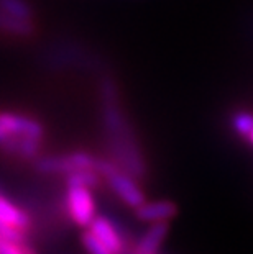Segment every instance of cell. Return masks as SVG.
I'll list each match as a JSON object with an SVG mask.
<instances>
[{"mask_svg": "<svg viewBox=\"0 0 253 254\" xmlns=\"http://www.w3.org/2000/svg\"><path fill=\"white\" fill-rule=\"evenodd\" d=\"M36 33L35 20H21L8 13L0 12V35H8L15 38H30Z\"/></svg>", "mask_w": 253, "mask_h": 254, "instance_id": "obj_8", "label": "cell"}, {"mask_svg": "<svg viewBox=\"0 0 253 254\" xmlns=\"http://www.w3.org/2000/svg\"><path fill=\"white\" fill-rule=\"evenodd\" d=\"M230 127L239 136L249 139L253 129V115L247 110H235L230 115Z\"/></svg>", "mask_w": 253, "mask_h": 254, "instance_id": "obj_12", "label": "cell"}, {"mask_svg": "<svg viewBox=\"0 0 253 254\" xmlns=\"http://www.w3.org/2000/svg\"><path fill=\"white\" fill-rule=\"evenodd\" d=\"M0 254H36L25 243L10 241L5 238H0Z\"/></svg>", "mask_w": 253, "mask_h": 254, "instance_id": "obj_14", "label": "cell"}, {"mask_svg": "<svg viewBox=\"0 0 253 254\" xmlns=\"http://www.w3.org/2000/svg\"><path fill=\"white\" fill-rule=\"evenodd\" d=\"M0 12L21 20H36L35 8L30 0H0Z\"/></svg>", "mask_w": 253, "mask_h": 254, "instance_id": "obj_10", "label": "cell"}, {"mask_svg": "<svg viewBox=\"0 0 253 254\" xmlns=\"http://www.w3.org/2000/svg\"><path fill=\"white\" fill-rule=\"evenodd\" d=\"M95 171H97L102 177H105L109 186L112 187V190H114L127 205H130L132 208H137L138 205H142L145 202L143 190L140 189L138 184L133 181L130 176H127L125 172L118 171L117 166H114L112 163H107V161L97 159Z\"/></svg>", "mask_w": 253, "mask_h": 254, "instance_id": "obj_1", "label": "cell"}, {"mask_svg": "<svg viewBox=\"0 0 253 254\" xmlns=\"http://www.w3.org/2000/svg\"><path fill=\"white\" fill-rule=\"evenodd\" d=\"M249 141L253 144V129H252V133H250V136H249Z\"/></svg>", "mask_w": 253, "mask_h": 254, "instance_id": "obj_15", "label": "cell"}, {"mask_svg": "<svg viewBox=\"0 0 253 254\" xmlns=\"http://www.w3.org/2000/svg\"><path fill=\"white\" fill-rule=\"evenodd\" d=\"M68 212L79 226H89L95 217V200L87 187H68Z\"/></svg>", "mask_w": 253, "mask_h": 254, "instance_id": "obj_3", "label": "cell"}, {"mask_svg": "<svg viewBox=\"0 0 253 254\" xmlns=\"http://www.w3.org/2000/svg\"><path fill=\"white\" fill-rule=\"evenodd\" d=\"M177 213V207L171 200H155V202H145L135 208L138 220L156 223V221H169Z\"/></svg>", "mask_w": 253, "mask_h": 254, "instance_id": "obj_5", "label": "cell"}, {"mask_svg": "<svg viewBox=\"0 0 253 254\" xmlns=\"http://www.w3.org/2000/svg\"><path fill=\"white\" fill-rule=\"evenodd\" d=\"M97 159L84 151H76L68 156H45L36 161V169L45 174H69L79 169H94Z\"/></svg>", "mask_w": 253, "mask_h": 254, "instance_id": "obj_2", "label": "cell"}, {"mask_svg": "<svg viewBox=\"0 0 253 254\" xmlns=\"http://www.w3.org/2000/svg\"><path fill=\"white\" fill-rule=\"evenodd\" d=\"M89 230L114 254H120L123 251V241L120 233L105 217H94L89 225Z\"/></svg>", "mask_w": 253, "mask_h": 254, "instance_id": "obj_6", "label": "cell"}, {"mask_svg": "<svg viewBox=\"0 0 253 254\" xmlns=\"http://www.w3.org/2000/svg\"><path fill=\"white\" fill-rule=\"evenodd\" d=\"M0 125L5 128L10 138L13 136H26V138H36L43 139L45 134V127L28 115H20V113L12 112H2L0 113Z\"/></svg>", "mask_w": 253, "mask_h": 254, "instance_id": "obj_4", "label": "cell"}, {"mask_svg": "<svg viewBox=\"0 0 253 254\" xmlns=\"http://www.w3.org/2000/svg\"><path fill=\"white\" fill-rule=\"evenodd\" d=\"M0 223L26 231L30 226V218L17 205L0 195Z\"/></svg>", "mask_w": 253, "mask_h": 254, "instance_id": "obj_9", "label": "cell"}, {"mask_svg": "<svg viewBox=\"0 0 253 254\" xmlns=\"http://www.w3.org/2000/svg\"><path fill=\"white\" fill-rule=\"evenodd\" d=\"M168 230H169L168 221H156V223H152L147 233L140 238V241L137 243L133 254H158L161 243H163L166 235H168Z\"/></svg>", "mask_w": 253, "mask_h": 254, "instance_id": "obj_7", "label": "cell"}, {"mask_svg": "<svg viewBox=\"0 0 253 254\" xmlns=\"http://www.w3.org/2000/svg\"><path fill=\"white\" fill-rule=\"evenodd\" d=\"M81 240H83V245L89 254H114L90 230L84 231Z\"/></svg>", "mask_w": 253, "mask_h": 254, "instance_id": "obj_13", "label": "cell"}, {"mask_svg": "<svg viewBox=\"0 0 253 254\" xmlns=\"http://www.w3.org/2000/svg\"><path fill=\"white\" fill-rule=\"evenodd\" d=\"M100 174L95 169H79L68 174V187H87L94 189L99 186Z\"/></svg>", "mask_w": 253, "mask_h": 254, "instance_id": "obj_11", "label": "cell"}]
</instances>
